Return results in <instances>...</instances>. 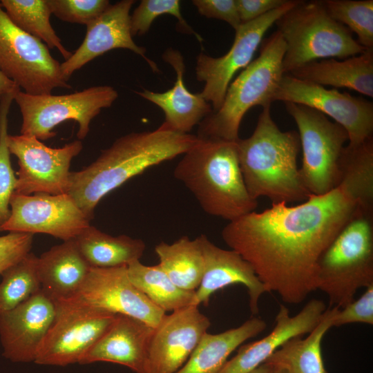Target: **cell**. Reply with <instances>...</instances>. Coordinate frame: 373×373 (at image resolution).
<instances>
[{"mask_svg":"<svg viewBox=\"0 0 373 373\" xmlns=\"http://www.w3.org/2000/svg\"><path fill=\"white\" fill-rule=\"evenodd\" d=\"M361 205L373 206V182L350 167L341 171L329 192L301 203H272L230 221L222 238L252 267L267 292L299 304L317 290L323 252Z\"/></svg>","mask_w":373,"mask_h":373,"instance_id":"obj_1","label":"cell"},{"mask_svg":"<svg viewBox=\"0 0 373 373\" xmlns=\"http://www.w3.org/2000/svg\"><path fill=\"white\" fill-rule=\"evenodd\" d=\"M199 140L197 135L175 132L162 124L153 131L122 135L89 165L70 173L68 193L90 221L107 194L149 168L184 155Z\"/></svg>","mask_w":373,"mask_h":373,"instance_id":"obj_2","label":"cell"},{"mask_svg":"<svg viewBox=\"0 0 373 373\" xmlns=\"http://www.w3.org/2000/svg\"><path fill=\"white\" fill-rule=\"evenodd\" d=\"M236 144L244 182L254 199L265 197L272 203L288 204L308 198L297 164L298 133L278 128L271 104L262 108L251 135Z\"/></svg>","mask_w":373,"mask_h":373,"instance_id":"obj_3","label":"cell"},{"mask_svg":"<svg viewBox=\"0 0 373 373\" xmlns=\"http://www.w3.org/2000/svg\"><path fill=\"white\" fill-rule=\"evenodd\" d=\"M236 141L200 138L173 171L206 213L229 222L258 205L244 182Z\"/></svg>","mask_w":373,"mask_h":373,"instance_id":"obj_4","label":"cell"},{"mask_svg":"<svg viewBox=\"0 0 373 373\" xmlns=\"http://www.w3.org/2000/svg\"><path fill=\"white\" fill-rule=\"evenodd\" d=\"M372 285L373 206L361 205L319 258L317 289L327 296L329 307L342 309Z\"/></svg>","mask_w":373,"mask_h":373,"instance_id":"obj_5","label":"cell"},{"mask_svg":"<svg viewBox=\"0 0 373 373\" xmlns=\"http://www.w3.org/2000/svg\"><path fill=\"white\" fill-rule=\"evenodd\" d=\"M260 55L230 83L220 108L200 123L202 139L236 141L241 121L253 106L271 104L284 75L285 43L278 31L262 41Z\"/></svg>","mask_w":373,"mask_h":373,"instance_id":"obj_6","label":"cell"},{"mask_svg":"<svg viewBox=\"0 0 373 373\" xmlns=\"http://www.w3.org/2000/svg\"><path fill=\"white\" fill-rule=\"evenodd\" d=\"M275 23L286 46L283 59L284 74L312 61L344 59L367 50L347 27L328 14L321 0L300 1Z\"/></svg>","mask_w":373,"mask_h":373,"instance_id":"obj_7","label":"cell"},{"mask_svg":"<svg viewBox=\"0 0 373 373\" xmlns=\"http://www.w3.org/2000/svg\"><path fill=\"white\" fill-rule=\"evenodd\" d=\"M118 97L112 86H90L66 95H30L18 91L14 97L21 113V135L44 141L55 136V128L67 120L78 124L77 137L84 140L90 125L103 108L111 107Z\"/></svg>","mask_w":373,"mask_h":373,"instance_id":"obj_8","label":"cell"},{"mask_svg":"<svg viewBox=\"0 0 373 373\" xmlns=\"http://www.w3.org/2000/svg\"><path fill=\"white\" fill-rule=\"evenodd\" d=\"M294 119L302 149L299 169L303 186L309 195H321L334 189L340 180V160L348 135L326 115L309 107L287 102Z\"/></svg>","mask_w":373,"mask_h":373,"instance_id":"obj_9","label":"cell"},{"mask_svg":"<svg viewBox=\"0 0 373 373\" xmlns=\"http://www.w3.org/2000/svg\"><path fill=\"white\" fill-rule=\"evenodd\" d=\"M60 65L42 41L13 23L0 3V71L26 93L48 95L72 88Z\"/></svg>","mask_w":373,"mask_h":373,"instance_id":"obj_10","label":"cell"},{"mask_svg":"<svg viewBox=\"0 0 373 373\" xmlns=\"http://www.w3.org/2000/svg\"><path fill=\"white\" fill-rule=\"evenodd\" d=\"M55 303V316L34 362L57 366L79 363L111 326L116 314L74 298Z\"/></svg>","mask_w":373,"mask_h":373,"instance_id":"obj_11","label":"cell"},{"mask_svg":"<svg viewBox=\"0 0 373 373\" xmlns=\"http://www.w3.org/2000/svg\"><path fill=\"white\" fill-rule=\"evenodd\" d=\"M8 146L10 154L18 160L16 193L68 192L70 164L83 149L81 140H74L59 148H52L32 135H8Z\"/></svg>","mask_w":373,"mask_h":373,"instance_id":"obj_12","label":"cell"},{"mask_svg":"<svg viewBox=\"0 0 373 373\" xmlns=\"http://www.w3.org/2000/svg\"><path fill=\"white\" fill-rule=\"evenodd\" d=\"M274 101L303 105L328 115L345 129L349 144H359L373 137V103L363 97L284 74Z\"/></svg>","mask_w":373,"mask_h":373,"instance_id":"obj_13","label":"cell"},{"mask_svg":"<svg viewBox=\"0 0 373 373\" xmlns=\"http://www.w3.org/2000/svg\"><path fill=\"white\" fill-rule=\"evenodd\" d=\"M299 0H287L281 7L248 23L235 30L233 43L229 51L220 57L200 52L196 59L198 81L204 82L200 93L209 102L213 112L222 104L227 88L234 75L245 68L261 44L266 32L283 15L295 6Z\"/></svg>","mask_w":373,"mask_h":373,"instance_id":"obj_14","label":"cell"},{"mask_svg":"<svg viewBox=\"0 0 373 373\" xmlns=\"http://www.w3.org/2000/svg\"><path fill=\"white\" fill-rule=\"evenodd\" d=\"M10 216L1 231L45 233L63 241L75 239L90 224L73 198L67 193H15Z\"/></svg>","mask_w":373,"mask_h":373,"instance_id":"obj_15","label":"cell"},{"mask_svg":"<svg viewBox=\"0 0 373 373\" xmlns=\"http://www.w3.org/2000/svg\"><path fill=\"white\" fill-rule=\"evenodd\" d=\"M73 298L114 314L135 318L154 328L166 314L131 282L127 266L91 267Z\"/></svg>","mask_w":373,"mask_h":373,"instance_id":"obj_16","label":"cell"},{"mask_svg":"<svg viewBox=\"0 0 373 373\" xmlns=\"http://www.w3.org/2000/svg\"><path fill=\"white\" fill-rule=\"evenodd\" d=\"M210 320L191 305L165 314L154 328L147 373H175L207 332Z\"/></svg>","mask_w":373,"mask_h":373,"instance_id":"obj_17","label":"cell"},{"mask_svg":"<svg viewBox=\"0 0 373 373\" xmlns=\"http://www.w3.org/2000/svg\"><path fill=\"white\" fill-rule=\"evenodd\" d=\"M55 313V301L41 289L0 314L3 356L15 363L34 362Z\"/></svg>","mask_w":373,"mask_h":373,"instance_id":"obj_18","label":"cell"},{"mask_svg":"<svg viewBox=\"0 0 373 373\" xmlns=\"http://www.w3.org/2000/svg\"><path fill=\"white\" fill-rule=\"evenodd\" d=\"M133 0H122L110 6L86 26L85 37L72 55L61 64L66 80L90 61L117 48L127 49L141 56L153 72H159L156 64L149 59L146 49L137 45L131 30L130 10Z\"/></svg>","mask_w":373,"mask_h":373,"instance_id":"obj_19","label":"cell"},{"mask_svg":"<svg viewBox=\"0 0 373 373\" xmlns=\"http://www.w3.org/2000/svg\"><path fill=\"white\" fill-rule=\"evenodd\" d=\"M326 309L323 300L312 299L291 316L289 309L280 304L272 331L258 341L240 345L237 354L227 361L218 373H247L255 369L289 339L311 332Z\"/></svg>","mask_w":373,"mask_h":373,"instance_id":"obj_20","label":"cell"},{"mask_svg":"<svg viewBox=\"0 0 373 373\" xmlns=\"http://www.w3.org/2000/svg\"><path fill=\"white\" fill-rule=\"evenodd\" d=\"M204 261L200 284L195 290L197 305H207L216 291L233 284H241L247 290L252 314L259 312V300L267 292L251 265L234 250L224 249L213 244L206 235L198 237Z\"/></svg>","mask_w":373,"mask_h":373,"instance_id":"obj_21","label":"cell"},{"mask_svg":"<svg viewBox=\"0 0 373 373\" xmlns=\"http://www.w3.org/2000/svg\"><path fill=\"white\" fill-rule=\"evenodd\" d=\"M154 327L126 315L115 320L79 364L111 362L130 368L135 373H147L149 346Z\"/></svg>","mask_w":373,"mask_h":373,"instance_id":"obj_22","label":"cell"},{"mask_svg":"<svg viewBox=\"0 0 373 373\" xmlns=\"http://www.w3.org/2000/svg\"><path fill=\"white\" fill-rule=\"evenodd\" d=\"M162 59L176 73L173 86L163 93L149 90L136 93L160 107L164 114L162 124L165 128L180 133H190L193 128L213 112L211 104L201 93H192L184 83L185 65L180 52L168 48Z\"/></svg>","mask_w":373,"mask_h":373,"instance_id":"obj_23","label":"cell"},{"mask_svg":"<svg viewBox=\"0 0 373 373\" xmlns=\"http://www.w3.org/2000/svg\"><path fill=\"white\" fill-rule=\"evenodd\" d=\"M37 267L41 289L54 301L75 297L91 269L75 239L63 241L41 254Z\"/></svg>","mask_w":373,"mask_h":373,"instance_id":"obj_24","label":"cell"},{"mask_svg":"<svg viewBox=\"0 0 373 373\" xmlns=\"http://www.w3.org/2000/svg\"><path fill=\"white\" fill-rule=\"evenodd\" d=\"M323 86L346 88L373 97V48L342 60L329 58L307 64L289 73Z\"/></svg>","mask_w":373,"mask_h":373,"instance_id":"obj_25","label":"cell"},{"mask_svg":"<svg viewBox=\"0 0 373 373\" xmlns=\"http://www.w3.org/2000/svg\"><path fill=\"white\" fill-rule=\"evenodd\" d=\"M266 327L263 319L252 317L239 327L219 334L206 332L186 362L175 373H218L234 350Z\"/></svg>","mask_w":373,"mask_h":373,"instance_id":"obj_26","label":"cell"},{"mask_svg":"<svg viewBox=\"0 0 373 373\" xmlns=\"http://www.w3.org/2000/svg\"><path fill=\"white\" fill-rule=\"evenodd\" d=\"M77 247L91 267L127 266L143 256L146 245L127 235L112 236L90 224L75 238Z\"/></svg>","mask_w":373,"mask_h":373,"instance_id":"obj_27","label":"cell"},{"mask_svg":"<svg viewBox=\"0 0 373 373\" xmlns=\"http://www.w3.org/2000/svg\"><path fill=\"white\" fill-rule=\"evenodd\" d=\"M337 307H327L320 322L308 336L292 338L285 343L265 362L290 373H327L325 367L321 343L327 332L332 327Z\"/></svg>","mask_w":373,"mask_h":373,"instance_id":"obj_28","label":"cell"},{"mask_svg":"<svg viewBox=\"0 0 373 373\" xmlns=\"http://www.w3.org/2000/svg\"><path fill=\"white\" fill-rule=\"evenodd\" d=\"M159 265L178 287L195 291L203 274L204 261L198 238L184 236L173 243L160 242L155 247Z\"/></svg>","mask_w":373,"mask_h":373,"instance_id":"obj_29","label":"cell"},{"mask_svg":"<svg viewBox=\"0 0 373 373\" xmlns=\"http://www.w3.org/2000/svg\"><path fill=\"white\" fill-rule=\"evenodd\" d=\"M127 274L133 285L164 312L198 306L195 291L178 287L159 264L149 266L134 260L127 265Z\"/></svg>","mask_w":373,"mask_h":373,"instance_id":"obj_30","label":"cell"},{"mask_svg":"<svg viewBox=\"0 0 373 373\" xmlns=\"http://www.w3.org/2000/svg\"><path fill=\"white\" fill-rule=\"evenodd\" d=\"M10 19L19 28L42 41L48 48H56L65 60L71 55L53 29L52 12L48 0H1Z\"/></svg>","mask_w":373,"mask_h":373,"instance_id":"obj_31","label":"cell"},{"mask_svg":"<svg viewBox=\"0 0 373 373\" xmlns=\"http://www.w3.org/2000/svg\"><path fill=\"white\" fill-rule=\"evenodd\" d=\"M37 260V256L29 252L1 274L0 314L14 309L41 289Z\"/></svg>","mask_w":373,"mask_h":373,"instance_id":"obj_32","label":"cell"},{"mask_svg":"<svg viewBox=\"0 0 373 373\" xmlns=\"http://www.w3.org/2000/svg\"><path fill=\"white\" fill-rule=\"evenodd\" d=\"M328 14L357 36L363 47L373 48V0H321Z\"/></svg>","mask_w":373,"mask_h":373,"instance_id":"obj_33","label":"cell"},{"mask_svg":"<svg viewBox=\"0 0 373 373\" xmlns=\"http://www.w3.org/2000/svg\"><path fill=\"white\" fill-rule=\"evenodd\" d=\"M17 93H10L0 99V231L10 216V200L17 186L8 146V114Z\"/></svg>","mask_w":373,"mask_h":373,"instance_id":"obj_34","label":"cell"},{"mask_svg":"<svg viewBox=\"0 0 373 373\" xmlns=\"http://www.w3.org/2000/svg\"><path fill=\"white\" fill-rule=\"evenodd\" d=\"M169 15L175 17L181 30L194 35L197 39L202 38L186 23L181 13L178 0H142L131 15V30L133 37L146 33L153 21L159 16Z\"/></svg>","mask_w":373,"mask_h":373,"instance_id":"obj_35","label":"cell"},{"mask_svg":"<svg viewBox=\"0 0 373 373\" xmlns=\"http://www.w3.org/2000/svg\"><path fill=\"white\" fill-rule=\"evenodd\" d=\"M56 17L66 22L87 26L109 6L108 0H48Z\"/></svg>","mask_w":373,"mask_h":373,"instance_id":"obj_36","label":"cell"},{"mask_svg":"<svg viewBox=\"0 0 373 373\" xmlns=\"http://www.w3.org/2000/svg\"><path fill=\"white\" fill-rule=\"evenodd\" d=\"M356 323L373 325V285L366 287L359 298L337 309L332 319V327Z\"/></svg>","mask_w":373,"mask_h":373,"instance_id":"obj_37","label":"cell"},{"mask_svg":"<svg viewBox=\"0 0 373 373\" xmlns=\"http://www.w3.org/2000/svg\"><path fill=\"white\" fill-rule=\"evenodd\" d=\"M33 234L9 232L0 236V275L30 252Z\"/></svg>","mask_w":373,"mask_h":373,"instance_id":"obj_38","label":"cell"},{"mask_svg":"<svg viewBox=\"0 0 373 373\" xmlns=\"http://www.w3.org/2000/svg\"><path fill=\"white\" fill-rule=\"evenodd\" d=\"M192 3L201 15L224 21L235 30L241 25L236 0H193Z\"/></svg>","mask_w":373,"mask_h":373,"instance_id":"obj_39","label":"cell"},{"mask_svg":"<svg viewBox=\"0 0 373 373\" xmlns=\"http://www.w3.org/2000/svg\"><path fill=\"white\" fill-rule=\"evenodd\" d=\"M287 1V0H236L241 24L254 21L278 9Z\"/></svg>","mask_w":373,"mask_h":373,"instance_id":"obj_40","label":"cell"},{"mask_svg":"<svg viewBox=\"0 0 373 373\" xmlns=\"http://www.w3.org/2000/svg\"><path fill=\"white\" fill-rule=\"evenodd\" d=\"M19 90L20 88L0 71V99L6 95Z\"/></svg>","mask_w":373,"mask_h":373,"instance_id":"obj_41","label":"cell"},{"mask_svg":"<svg viewBox=\"0 0 373 373\" xmlns=\"http://www.w3.org/2000/svg\"><path fill=\"white\" fill-rule=\"evenodd\" d=\"M247 373H278V369L264 363Z\"/></svg>","mask_w":373,"mask_h":373,"instance_id":"obj_42","label":"cell"},{"mask_svg":"<svg viewBox=\"0 0 373 373\" xmlns=\"http://www.w3.org/2000/svg\"><path fill=\"white\" fill-rule=\"evenodd\" d=\"M278 373H290V372L285 370L278 369Z\"/></svg>","mask_w":373,"mask_h":373,"instance_id":"obj_43","label":"cell"}]
</instances>
